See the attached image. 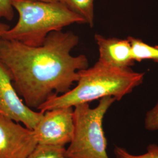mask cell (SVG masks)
Masks as SVG:
<instances>
[{
    "label": "cell",
    "instance_id": "7",
    "mask_svg": "<svg viewBox=\"0 0 158 158\" xmlns=\"http://www.w3.org/2000/svg\"><path fill=\"white\" fill-rule=\"evenodd\" d=\"M37 144L33 130L0 114V158H28Z\"/></svg>",
    "mask_w": 158,
    "mask_h": 158
},
{
    "label": "cell",
    "instance_id": "8",
    "mask_svg": "<svg viewBox=\"0 0 158 158\" xmlns=\"http://www.w3.org/2000/svg\"><path fill=\"white\" fill-rule=\"evenodd\" d=\"M94 39L98 47L99 62L117 68H128L134 64L128 39L106 38L100 34H96Z\"/></svg>",
    "mask_w": 158,
    "mask_h": 158
},
{
    "label": "cell",
    "instance_id": "10",
    "mask_svg": "<svg viewBox=\"0 0 158 158\" xmlns=\"http://www.w3.org/2000/svg\"><path fill=\"white\" fill-rule=\"evenodd\" d=\"M82 18L85 23L94 26V0H57Z\"/></svg>",
    "mask_w": 158,
    "mask_h": 158
},
{
    "label": "cell",
    "instance_id": "9",
    "mask_svg": "<svg viewBox=\"0 0 158 158\" xmlns=\"http://www.w3.org/2000/svg\"><path fill=\"white\" fill-rule=\"evenodd\" d=\"M127 39L130 41L132 56L135 62L151 60L158 63V45H149L141 40L132 36L128 37Z\"/></svg>",
    "mask_w": 158,
    "mask_h": 158
},
{
    "label": "cell",
    "instance_id": "14",
    "mask_svg": "<svg viewBox=\"0 0 158 158\" xmlns=\"http://www.w3.org/2000/svg\"><path fill=\"white\" fill-rule=\"evenodd\" d=\"M12 0H0V19L5 18L11 21L14 17V7L12 4Z\"/></svg>",
    "mask_w": 158,
    "mask_h": 158
},
{
    "label": "cell",
    "instance_id": "15",
    "mask_svg": "<svg viewBox=\"0 0 158 158\" xmlns=\"http://www.w3.org/2000/svg\"><path fill=\"white\" fill-rule=\"evenodd\" d=\"M10 29V27L8 25L4 23H0V38H1L2 35Z\"/></svg>",
    "mask_w": 158,
    "mask_h": 158
},
{
    "label": "cell",
    "instance_id": "1",
    "mask_svg": "<svg viewBox=\"0 0 158 158\" xmlns=\"http://www.w3.org/2000/svg\"><path fill=\"white\" fill-rule=\"evenodd\" d=\"M79 42L77 35L62 31L51 32L37 46L0 38V63L28 107L38 110L51 97L67 93L79 71L89 68L85 55L71 54Z\"/></svg>",
    "mask_w": 158,
    "mask_h": 158
},
{
    "label": "cell",
    "instance_id": "13",
    "mask_svg": "<svg viewBox=\"0 0 158 158\" xmlns=\"http://www.w3.org/2000/svg\"><path fill=\"white\" fill-rule=\"evenodd\" d=\"M145 128L149 131L158 130V100L154 107L149 110L144 119Z\"/></svg>",
    "mask_w": 158,
    "mask_h": 158
},
{
    "label": "cell",
    "instance_id": "16",
    "mask_svg": "<svg viewBox=\"0 0 158 158\" xmlns=\"http://www.w3.org/2000/svg\"><path fill=\"white\" fill-rule=\"evenodd\" d=\"M34 1H44V2H55V1H57V0H34Z\"/></svg>",
    "mask_w": 158,
    "mask_h": 158
},
{
    "label": "cell",
    "instance_id": "12",
    "mask_svg": "<svg viewBox=\"0 0 158 158\" xmlns=\"http://www.w3.org/2000/svg\"><path fill=\"white\" fill-rule=\"evenodd\" d=\"M114 153L116 158H158V145L151 143L148 145L146 152L134 155L123 147L115 146Z\"/></svg>",
    "mask_w": 158,
    "mask_h": 158
},
{
    "label": "cell",
    "instance_id": "6",
    "mask_svg": "<svg viewBox=\"0 0 158 158\" xmlns=\"http://www.w3.org/2000/svg\"><path fill=\"white\" fill-rule=\"evenodd\" d=\"M44 112L35 111L28 107L18 94L11 79L0 63V114L33 130Z\"/></svg>",
    "mask_w": 158,
    "mask_h": 158
},
{
    "label": "cell",
    "instance_id": "4",
    "mask_svg": "<svg viewBox=\"0 0 158 158\" xmlns=\"http://www.w3.org/2000/svg\"><path fill=\"white\" fill-rule=\"evenodd\" d=\"M116 100L112 97L100 99L96 107L89 103L79 104L73 110L74 133L66 149V158H109L103 119Z\"/></svg>",
    "mask_w": 158,
    "mask_h": 158
},
{
    "label": "cell",
    "instance_id": "2",
    "mask_svg": "<svg viewBox=\"0 0 158 158\" xmlns=\"http://www.w3.org/2000/svg\"><path fill=\"white\" fill-rule=\"evenodd\" d=\"M79 74L75 87L51 97L38 110L45 112L57 108L74 107L106 97L119 101L141 85L145 76L144 73L134 72L130 68H114L98 61L91 68L80 70Z\"/></svg>",
    "mask_w": 158,
    "mask_h": 158
},
{
    "label": "cell",
    "instance_id": "5",
    "mask_svg": "<svg viewBox=\"0 0 158 158\" xmlns=\"http://www.w3.org/2000/svg\"><path fill=\"white\" fill-rule=\"evenodd\" d=\"M33 131L38 144L65 147L70 143L73 136V107L46 111Z\"/></svg>",
    "mask_w": 158,
    "mask_h": 158
},
{
    "label": "cell",
    "instance_id": "3",
    "mask_svg": "<svg viewBox=\"0 0 158 158\" xmlns=\"http://www.w3.org/2000/svg\"><path fill=\"white\" fill-rule=\"evenodd\" d=\"M12 4L19 19L1 38L27 45H41L51 32L62 31L73 23H85L82 18L59 1L12 0Z\"/></svg>",
    "mask_w": 158,
    "mask_h": 158
},
{
    "label": "cell",
    "instance_id": "11",
    "mask_svg": "<svg viewBox=\"0 0 158 158\" xmlns=\"http://www.w3.org/2000/svg\"><path fill=\"white\" fill-rule=\"evenodd\" d=\"M64 147L37 144L28 158H66Z\"/></svg>",
    "mask_w": 158,
    "mask_h": 158
}]
</instances>
